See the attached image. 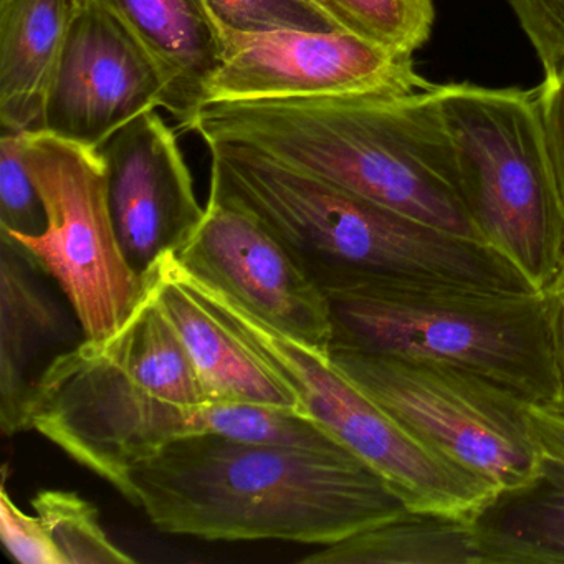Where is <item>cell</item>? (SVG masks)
I'll use <instances>...</instances> for the list:
<instances>
[{"instance_id":"1","label":"cell","mask_w":564,"mask_h":564,"mask_svg":"<svg viewBox=\"0 0 564 564\" xmlns=\"http://www.w3.org/2000/svg\"><path fill=\"white\" fill-rule=\"evenodd\" d=\"M130 503L163 533L328 544L411 513L346 447L252 444L213 432L164 445L130 471Z\"/></svg>"},{"instance_id":"2","label":"cell","mask_w":564,"mask_h":564,"mask_svg":"<svg viewBox=\"0 0 564 564\" xmlns=\"http://www.w3.org/2000/svg\"><path fill=\"white\" fill-rule=\"evenodd\" d=\"M432 90L217 101L200 108L193 131L207 148L250 151L488 246L462 197L457 161Z\"/></svg>"},{"instance_id":"3","label":"cell","mask_w":564,"mask_h":564,"mask_svg":"<svg viewBox=\"0 0 564 564\" xmlns=\"http://www.w3.org/2000/svg\"><path fill=\"white\" fill-rule=\"evenodd\" d=\"M210 405L180 333L147 289L115 335L84 339L48 366L28 429L130 501L131 468L170 442L209 432Z\"/></svg>"},{"instance_id":"4","label":"cell","mask_w":564,"mask_h":564,"mask_svg":"<svg viewBox=\"0 0 564 564\" xmlns=\"http://www.w3.org/2000/svg\"><path fill=\"white\" fill-rule=\"evenodd\" d=\"M329 348L441 362L503 386L530 405L564 399L554 296L435 279L333 275Z\"/></svg>"},{"instance_id":"5","label":"cell","mask_w":564,"mask_h":564,"mask_svg":"<svg viewBox=\"0 0 564 564\" xmlns=\"http://www.w3.org/2000/svg\"><path fill=\"white\" fill-rule=\"evenodd\" d=\"M210 187L252 213L313 280L435 279L538 292L495 252L239 148L210 147Z\"/></svg>"},{"instance_id":"6","label":"cell","mask_w":564,"mask_h":564,"mask_svg":"<svg viewBox=\"0 0 564 564\" xmlns=\"http://www.w3.org/2000/svg\"><path fill=\"white\" fill-rule=\"evenodd\" d=\"M462 197L488 246L534 290L564 283V199L536 90L435 85Z\"/></svg>"},{"instance_id":"7","label":"cell","mask_w":564,"mask_h":564,"mask_svg":"<svg viewBox=\"0 0 564 564\" xmlns=\"http://www.w3.org/2000/svg\"><path fill=\"white\" fill-rule=\"evenodd\" d=\"M217 315L295 392L303 414L378 471L412 513L475 521L497 500L494 484L415 437L349 382L328 352L283 335L236 300L224 299Z\"/></svg>"},{"instance_id":"8","label":"cell","mask_w":564,"mask_h":564,"mask_svg":"<svg viewBox=\"0 0 564 564\" xmlns=\"http://www.w3.org/2000/svg\"><path fill=\"white\" fill-rule=\"evenodd\" d=\"M329 361L429 447L480 475L501 494L540 471L541 452L523 398L467 369L329 348Z\"/></svg>"},{"instance_id":"9","label":"cell","mask_w":564,"mask_h":564,"mask_svg":"<svg viewBox=\"0 0 564 564\" xmlns=\"http://www.w3.org/2000/svg\"><path fill=\"white\" fill-rule=\"evenodd\" d=\"M25 164L44 199L41 236L0 230L55 280L88 341H104L128 322L147 295V280L128 262L94 148L45 131L22 133Z\"/></svg>"},{"instance_id":"10","label":"cell","mask_w":564,"mask_h":564,"mask_svg":"<svg viewBox=\"0 0 564 564\" xmlns=\"http://www.w3.org/2000/svg\"><path fill=\"white\" fill-rule=\"evenodd\" d=\"M217 34L220 57L206 105L402 95L435 87L414 70L412 55L346 31L243 34L217 29Z\"/></svg>"},{"instance_id":"11","label":"cell","mask_w":564,"mask_h":564,"mask_svg":"<svg viewBox=\"0 0 564 564\" xmlns=\"http://www.w3.org/2000/svg\"><path fill=\"white\" fill-rule=\"evenodd\" d=\"M194 279L312 348L328 352V300L289 249L236 200L209 187L204 217L174 253Z\"/></svg>"},{"instance_id":"12","label":"cell","mask_w":564,"mask_h":564,"mask_svg":"<svg viewBox=\"0 0 564 564\" xmlns=\"http://www.w3.org/2000/svg\"><path fill=\"white\" fill-rule=\"evenodd\" d=\"M166 85L140 41L95 0H75L41 131L97 150L134 118L164 107Z\"/></svg>"},{"instance_id":"13","label":"cell","mask_w":564,"mask_h":564,"mask_svg":"<svg viewBox=\"0 0 564 564\" xmlns=\"http://www.w3.org/2000/svg\"><path fill=\"white\" fill-rule=\"evenodd\" d=\"M108 207L128 262L147 280L204 217L176 134L148 111L97 148Z\"/></svg>"},{"instance_id":"14","label":"cell","mask_w":564,"mask_h":564,"mask_svg":"<svg viewBox=\"0 0 564 564\" xmlns=\"http://www.w3.org/2000/svg\"><path fill=\"white\" fill-rule=\"evenodd\" d=\"M47 273L0 234V429L29 431L32 395L48 366L70 351L67 313L45 286Z\"/></svg>"},{"instance_id":"15","label":"cell","mask_w":564,"mask_h":564,"mask_svg":"<svg viewBox=\"0 0 564 564\" xmlns=\"http://www.w3.org/2000/svg\"><path fill=\"white\" fill-rule=\"evenodd\" d=\"M147 285L180 333L213 404L267 405L303 414L295 392L187 285L174 253L151 270Z\"/></svg>"},{"instance_id":"16","label":"cell","mask_w":564,"mask_h":564,"mask_svg":"<svg viewBox=\"0 0 564 564\" xmlns=\"http://www.w3.org/2000/svg\"><path fill=\"white\" fill-rule=\"evenodd\" d=\"M110 11L156 62L166 85L164 110L183 130H194L207 85L220 57V41L200 0H95Z\"/></svg>"},{"instance_id":"17","label":"cell","mask_w":564,"mask_h":564,"mask_svg":"<svg viewBox=\"0 0 564 564\" xmlns=\"http://www.w3.org/2000/svg\"><path fill=\"white\" fill-rule=\"evenodd\" d=\"M75 0H0V124L41 131Z\"/></svg>"},{"instance_id":"18","label":"cell","mask_w":564,"mask_h":564,"mask_svg":"<svg viewBox=\"0 0 564 564\" xmlns=\"http://www.w3.org/2000/svg\"><path fill=\"white\" fill-rule=\"evenodd\" d=\"M474 523L487 564H563L564 458L543 454L533 481L498 495Z\"/></svg>"},{"instance_id":"19","label":"cell","mask_w":564,"mask_h":564,"mask_svg":"<svg viewBox=\"0 0 564 564\" xmlns=\"http://www.w3.org/2000/svg\"><path fill=\"white\" fill-rule=\"evenodd\" d=\"M306 564H487L474 521L408 513L322 546Z\"/></svg>"},{"instance_id":"20","label":"cell","mask_w":564,"mask_h":564,"mask_svg":"<svg viewBox=\"0 0 564 564\" xmlns=\"http://www.w3.org/2000/svg\"><path fill=\"white\" fill-rule=\"evenodd\" d=\"M341 31L414 55L431 39L434 0H312Z\"/></svg>"},{"instance_id":"21","label":"cell","mask_w":564,"mask_h":564,"mask_svg":"<svg viewBox=\"0 0 564 564\" xmlns=\"http://www.w3.org/2000/svg\"><path fill=\"white\" fill-rule=\"evenodd\" d=\"M62 564H133L101 527L97 507L75 491L44 490L32 498Z\"/></svg>"},{"instance_id":"22","label":"cell","mask_w":564,"mask_h":564,"mask_svg":"<svg viewBox=\"0 0 564 564\" xmlns=\"http://www.w3.org/2000/svg\"><path fill=\"white\" fill-rule=\"evenodd\" d=\"M217 29L260 32L341 31L312 0H200Z\"/></svg>"},{"instance_id":"23","label":"cell","mask_w":564,"mask_h":564,"mask_svg":"<svg viewBox=\"0 0 564 564\" xmlns=\"http://www.w3.org/2000/svg\"><path fill=\"white\" fill-rule=\"evenodd\" d=\"M47 227L44 199L25 164L22 133L0 137V230L41 236Z\"/></svg>"},{"instance_id":"24","label":"cell","mask_w":564,"mask_h":564,"mask_svg":"<svg viewBox=\"0 0 564 564\" xmlns=\"http://www.w3.org/2000/svg\"><path fill=\"white\" fill-rule=\"evenodd\" d=\"M0 538L12 560L21 564H62L37 514H29L12 500L2 481L0 490Z\"/></svg>"},{"instance_id":"25","label":"cell","mask_w":564,"mask_h":564,"mask_svg":"<svg viewBox=\"0 0 564 564\" xmlns=\"http://www.w3.org/2000/svg\"><path fill=\"white\" fill-rule=\"evenodd\" d=\"M543 72L564 64V0H510Z\"/></svg>"},{"instance_id":"26","label":"cell","mask_w":564,"mask_h":564,"mask_svg":"<svg viewBox=\"0 0 564 564\" xmlns=\"http://www.w3.org/2000/svg\"><path fill=\"white\" fill-rule=\"evenodd\" d=\"M536 97L547 150L564 199V64L544 74Z\"/></svg>"},{"instance_id":"27","label":"cell","mask_w":564,"mask_h":564,"mask_svg":"<svg viewBox=\"0 0 564 564\" xmlns=\"http://www.w3.org/2000/svg\"><path fill=\"white\" fill-rule=\"evenodd\" d=\"M528 417L541 452L564 458V399L553 405H530Z\"/></svg>"},{"instance_id":"28","label":"cell","mask_w":564,"mask_h":564,"mask_svg":"<svg viewBox=\"0 0 564 564\" xmlns=\"http://www.w3.org/2000/svg\"><path fill=\"white\" fill-rule=\"evenodd\" d=\"M554 296V332H556L557 356L564 379V283Z\"/></svg>"}]
</instances>
